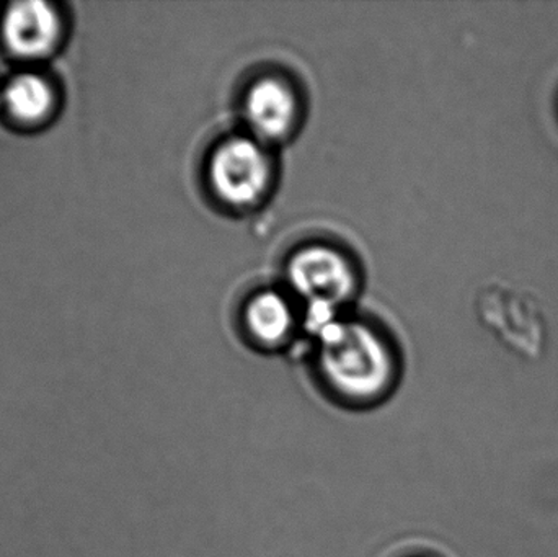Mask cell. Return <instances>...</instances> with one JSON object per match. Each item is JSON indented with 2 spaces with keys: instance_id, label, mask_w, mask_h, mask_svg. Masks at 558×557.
<instances>
[{
  "instance_id": "obj_1",
  "label": "cell",
  "mask_w": 558,
  "mask_h": 557,
  "mask_svg": "<svg viewBox=\"0 0 558 557\" xmlns=\"http://www.w3.org/2000/svg\"><path fill=\"white\" fill-rule=\"evenodd\" d=\"M317 327L318 376L338 402L369 408L392 392L399 359L383 330L366 320L337 316Z\"/></svg>"
},
{
  "instance_id": "obj_4",
  "label": "cell",
  "mask_w": 558,
  "mask_h": 557,
  "mask_svg": "<svg viewBox=\"0 0 558 557\" xmlns=\"http://www.w3.org/2000/svg\"><path fill=\"white\" fill-rule=\"evenodd\" d=\"M241 114L245 133L268 146L282 143L301 123V97L289 78L279 74L258 75L242 94Z\"/></svg>"
},
{
  "instance_id": "obj_2",
  "label": "cell",
  "mask_w": 558,
  "mask_h": 557,
  "mask_svg": "<svg viewBox=\"0 0 558 557\" xmlns=\"http://www.w3.org/2000/svg\"><path fill=\"white\" fill-rule=\"evenodd\" d=\"M206 185L219 206L244 213L258 208L275 183V160L268 144L248 133L219 141L205 169Z\"/></svg>"
},
{
  "instance_id": "obj_7",
  "label": "cell",
  "mask_w": 558,
  "mask_h": 557,
  "mask_svg": "<svg viewBox=\"0 0 558 557\" xmlns=\"http://www.w3.org/2000/svg\"><path fill=\"white\" fill-rule=\"evenodd\" d=\"M0 98L7 117L20 126H41L58 110L56 85L41 72H16L7 81Z\"/></svg>"
},
{
  "instance_id": "obj_8",
  "label": "cell",
  "mask_w": 558,
  "mask_h": 557,
  "mask_svg": "<svg viewBox=\"0 0 558 557\" xmlns=\"http://www.w3.org/2000/svg\"><path fill=\"white\" fill-rule=\"evenodd\" d=\"M397 557H423V556L413 555V549H412V552L402 553V555L397 556Z\"/></svg>"
},
{
  "instance_id": "obj_6",
  "label": "cell",
  "mask_w": 558,
  "mask_h": 557,
  "mask_svg": "<svg viewBox=\"0 0 558 557\" xmlns=\"http://www.w3.org/2000/svg\"><path fill=\"white\" fill-rule=\"evenodd\" d=\"M241 316L245 336L260 349H281L298 330L294 303L277 288H264L251 294Z\"/></svg>"
},
{
  "instance_id": "obj_5",
  "label": "cell",
  "mask_w": 558,
  "mask_h": 557,
  "mask_svg": "<svg viewBox=\"0 0 558 557\" xmlns=\"http://www.w3.org/2000/svg\"><path fill=\"white\" fill-rule=\"evenodd\" d=\"M64 29L58 7L41 0L10 3L0 22L7 51L23 61H41L54 55L64 38Z\"/></svg>"
},
{
  "instance_id": "obj_3",
  "label": "cell",
  "mask_w": 558,
  "mask_h": 557,
  "mask_svg": "<svg viewBox=\"0 0 558 557\" xmlns=\"http://www.w3.org/2000/svg\"><path fill=\"white\" fill-rule=\"evenodd\" d=\"M286 281L295 296L318 311H335L357 290L356 265L343 249L311 242L292 252L286 262Z\"/></svg>"
}]
</instances>
